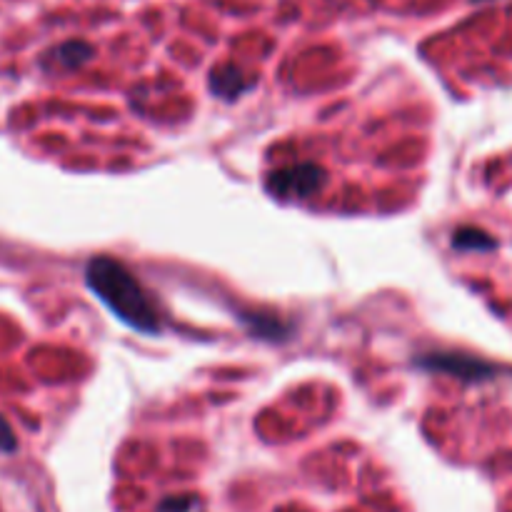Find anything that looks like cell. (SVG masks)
Listing matches in <instances>:
<instances>
[{
	"instance_id": "6da1fadb",
	"label": "cell",
	"mask_w": 512,
	"mask_h": 512,
	"mask_svg": "<svg viewBox=\"0 0 512 512\" xmlns=\"http://www.w3.org/2000/svg\"><path fill=\"white\" fill-rule=\"evenodd\" d=\"M85 283L115 318L133 330L148 335L163 330V318L153 298L123 263L113 258H93L85 268Z\"/></svg>"
},
{
	"instance_id": "3957f363",
	"label": "cell",
	"mask_w": 512,
	"mask_h": 512,
	"mask_svg": "<svg viewBox=\"0 0 512 512\" xmlns=\"http://www.w3.org/2000/svg\"><path fill=\"white\" fill-rule=\"evenodd\" d=\"M420 365L430 370H443V373L458 375L465 380H485L488 375L495 373L493 365L483 363V360L468 358V355H455V353H435L423 355Z\"/></svg>"
},
{
	"instance_id": "ba28073f",
	"label": "cell",
	"mask_w": 512,
	"mask_h": 512,
	"mask_svg": "<svg viewBox=\"0 0 512 512\" xmlns=\"http://www.w3.org/2000/svg\"><path fill=\"white\" fill-rule=\"evenodd\" d=\"M0 450H3V453H13L15 450L13 430H10V425L5 423L3 418H0Z\"/></svg>"
},
{
	"instance_id": "277c9868",
	"label": "cell",
	"mask_w": 512,
	"mask_h": 512,
	"mask_svg": "<svg viewBox=\"0 0 512 512\" xmlns=\"http://www.w3.org/2000/svg\"><path fill=\"white\" fill-rule=\"evenodd\" d=\"M210 90H213L218 98L223 100H235L245 93V90L253 85V80L238 68V65H218V68L210 70Z\"/></svg>"
},
{
	"instance_id": "52a82bcc",
	"label": "cell",
	"mask_w": 512,
	"mask_h": 512,
	"mask_svg": "<svg viewBox=\"0 0 512 512\" xmlns=\"http://www.w3.org/2000/svg\"><path fill=\"white\" fill-rule=\"evenodd\" d=\"M195 500L193 498H170L165 503H160L158 512H188L193 510Z\"/></svg>"
},
{
	"instance_id": "8992f818",
	"label": "cell",
	"mask_w": 512,
	"mask_h": 512,
	"mask_svg": "<svg viewBox=\"0 0 512 512\" xmlns=\"http://www.w3.org/2000/svg\"><path fill=\"white\" fill-rule=\"evenodd\" d=\"M453 245H455V248H460V250H493L495 240L490 238L485 230L460 228V230H455Z\"/></svg>"
},
{
	"instance_id": "7a4b0ae2",
	"label": "cell",
	"mask_w": 512,
	"mask_h": 512,
	"mask_svg": "<svg viewBox=\"0 0 512 512\" xmlns=\"http://www.w3.org/2000/svg\"><path fill=\"white\" fill-rule=\"evenodd\" d=\"M328 180V173H325L320 165L315 163H298L290 165V168L275 170V173L268 175V190L280 200H303L310 198V195L320 193Z\"/></svg>"
},
{
	"instance_id": "5b68a950",
	"label": "cell",
	"mask_w": 512,
	"mask_h": 512,
	"mask_svg": "<svg viewBox=\"0 0 512 512\" xmlns=\"http://www.w3.org/2000/svg\"><path fill=\"white\" fill-rule=\"evenodd\" d=\"M93 55H95V50L90 43H85V40H68V43H60L58 48H53L50 60H53L58 68L75 70V68H80V65L88 63Z\"/></svg>"
}]
</instances>
